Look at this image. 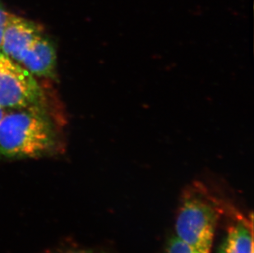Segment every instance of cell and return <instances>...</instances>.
<instances>
[{"label": "cell", "instance_id": "cell-6", "mask_svg": "<svg viewBox=\"0 0 254 253\" xmlns=\"http://www.w3.org/2000/svg\"><path fill=\"white\" fill-rule=\"evenodd\" d=\"M218 253H254L252 223L239 220L228 229Z\"/></svg>", "mask_w": 254, "mask_h": 253}, {"label": "cell", "instance_id": "cell-2", "mask_svg": "<svg viewBox=\"0 0 254 253\" xmlns=\"http://www.w3.org/2000/svg\"><path fill=\"white\" fill-rule=\"evenodd\" d=\"M221 208L201 183L183 194L175 220V237L192 253H211Z\"/></svg>", "mask_w": 254, "mask_h": 253}, {"label": "cell", "instance_id": "cell-5", "mask_svg": "<svg viewBox=\"0 0 254 253\" xmlns=\"http://www.w3.org/2000/svg\"><path fill=\"white\" fill-rule=\"evenodd\" d=\"M19 64L33 76L53 78L56 76V49L42 34L24 53Z\"/></svg>", "mask_w": 254, "mask_h": 253}, {"label": "cell", "instance_id": "cell-7", "mask_svg": "<svg viewBox=\"0 0 254 253\" xmlns=\"http://www.w3.org/2000/svg\"><path fill=\"white\" fill-rule=\"evenodd\" d=\"M166 253H192V252L180 239L173 237L166 247Z\"/></svg>", "mask_w": 254, "mask_h": 253}, {"label": "cell", "instance_id": "cell-8", "mask_svg": "<svg viewBox=\"0 0 254 253\" xmlns=\"http://www.w3.org/2000/svg\"><path fill=\"white\" fill-rule=\"evenodd\" d=\"M8 14L9 13L7 12V10L5 9L3 4L0 2V50H1V46H2V38H3V35H4Z\"/></svg>", "mask_w": 254, "mask_h": 253}, {"label": "cell", "instance_id": "cell-1", "mask_svg": "<svg viewBox=\"0 0 254 253\" xmlns=\"http://www.w3.org/2000/svg\"><path fill=\"white\" fill-rule=\"evenodd\" d=\"M51 123L39 105L5 113L0 121V155L6 158H36L56 146Z\"/></svg>", "mask_w": 254, "mask_h": 253}, {"label": "cell", "instance_id": "cell-10", "mask_svg": "<svg viewBox=\"0 0 254 253\" xmlns=\"http://www.w3.org/2000/svg\"><path fill=\"white\" fill-rule=\"evenodd\" d=\"M5 113H6V110L0 107V121L2 120V118L3 117V115H5Z\"/></svg>", "mask_w": 254, "mask_h": 253}, {"label": "cell", "instance_id": "cell-4", "mask_svg": "<svg viewBox=\"0 0 254 253\" xmlns=\"http://www.w3.org/2000/svg\"><path fill=\"white\" fill-rule=\"evenodd\" d=\"M41 35V27L35 22L9 13L0 51L19 63L24 53Z\"/></svg>", "mask_w": 254, "mask_h": 253}, {"label": "cell", "instance_id": "cell-9", "mask_svg": "<svg viewBox=\"0 0 254 253\" xmlns=\"http://www.w3.org/2000/svg\"><path fill=\"white\" fill-rule=\"evenodd\" d=\"M92 253V252H87V251H69L66 252V253Z\"/></svg>", "mask_w": 254, "mask_h": 253}, {"label": "cell", "instance_id": "cell-3", "mask_svg": "<svg viewBox=\"0 0 254 253\" xmlns=\"http://www.w3.org/2000/svg\"><path fill=\"white\" fill-rule=\"evenodd\" d=\"M42 98L33 75L0 51V107L15 110L36 106Z\"/></svg>", "mask_w": 254, "mask_h": 253}]
</instances>
